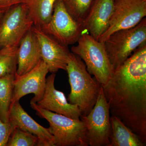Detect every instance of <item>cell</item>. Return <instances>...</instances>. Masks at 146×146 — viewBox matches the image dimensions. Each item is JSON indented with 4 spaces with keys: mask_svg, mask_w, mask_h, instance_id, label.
<instances>
[{
    "mask_svg": "<svg viewBox=\"0 0 146 146\" xmlns=\"http://www.w3.org/2000/svg\"><path fill=\"white\" fill-rule=\"evenodd\" d=\"M111 115L146 143V42L114 70L102 86Z\"/></svg>",
    "mask_w": 146,
    "mask_h": 146,
    "instance_id": "1",
    "label": "cell"
},
{
    "mask_svg": "<svg viewBox=\"0 0 146 146\" xmlns=\"http://www.w3.org/2000/svg\"><path fill=\"white\" fill-rule=\"evenodd\" d=\"M71 92L68 101L78 106L81 117L90 113L96 103L101 84L93 78L79 56L71 52L66 66Z\"/></svg>",
    "mask_w": 146,
    "mask_h": 146,
    "instance_id": "2",
    "label": "cell"
},
{
    "mask_svg": "<svg viewBox=\"0 0 146 146\" xmlns=\"http://www.w3.org/2000/svg\"><path fill=\"white\" fill-rule=\"evenodd\" d=\"M30 105L37 116L48 122L55 146H89L86 127L80 119H72L43 109L35 103L30 102Z\"/></svg>",
    "mask_w": 146,
    "mask_h": 146,
    "instance_id": "3",
    "label": "cell"
},
{
    "mask_svg": "<svg viewBox=\"0 0 146 146\" xmlns=\"http://www.w3.org/2000/svg\"><path fill=\"white\" fill-rule=\"evenodd\" d=\"M77 43L76 46L71 48L72 52L83 60L87 71L94 76L102 86L106 84L112 77L114 69L108 58L104 42L96 40L87 33H83Z\"/></svg>",
    "mask_w": 146,
    "mask_h": 146,
    "instance_id": "4",
    "label": "cell"
},
{
    "mask_svg": "<svg viewBox=\"0 0 146 146\" xmlns=\"http://www.w3.org/2000/svg\"><path fill=\"white\" fill-rule=\"evenodd\" d=\"M146 42L145 17L135 27L113 33L104 42L110 61L115 70Z\"/></svg>",
    "mask_w": 146,
    "mask_h": 146,
    "instance_id": "5",
    "label": "cell"
},
{
    "mask_svg": "<svg viewBox=\"0 0 146 146\" xmlns=\"http://www.w3.org/2000/svg\"><path fill=\"white\" fill-rule=\"evenodd\" d=\"M109 106L101 88L96 103L88 115L80 117L90 146H109L111 127Z\"/></svg>",
    "mask_w": 146,
    "mask_h": 146,
    "instance_id": "6",
    "label": "cell"
},
{
    "mask_svg": "<svg viewBox=\"0 0 146 146\" xmlns=\"http://www.w3.org/2000/svg\"><path fill=\"white\" fill-rule=\"evenodd\" d=\"M33 26L25 3L6 10L0 18V49L18 46L21 39Z\"/></svg>",
    "mask_w": 146,
    "mask_h": 146,
    "instance_id": "7",
    "label": "cell"
},
{
    "mask_svg": "<svg viewBox=\"0 0 146 146\" xmlns=\"http://www.w3.org/2000/svg\"><path fill=\"white\" fill-rule=\"evenodd\" d=\"M41 28L46 34L66 46L77 42L84 33L82 24L68 12L62 0L56 1L50 20Z\"/></svg>",
    "mask_w": 146,
    "mask_h": 146,
    "instance_id": "8",
    "label": "cell"
},
{
    "mask_svg": "<svg viewBox=\"0 0 146 146\" xmlns=\"http://www.w3.org/2000/svg\"><path fill=\"white\" fill-rule=\"evenodd\" d=\"M146 16V0H114L108 28L99 41L104 42L115 31L136 26Z\"/></svg>",
    "mask_w": 146,
    "mask_h": 146,
    "instance_id": "9",
    "label": "cell"
},
{
    "mask_svg": "<svg viewBox=\"0 0 146 146\" xmlns=\"http://www.w3.org/2000/svg\"><path fill=\"white\" fill-rule=\"evenodd\" d=\"M48 72L46 65L42 59L29 72L21 76L16 75L11 104L20 101L21 98L29 94L34 95L31 102L36 103L39 101L44 93Z\"/></svg>",
    "mask_w": 146,
    "mask_h": 146,
    "instance_id": "10",
    "label": "cell"
},
{
    "mask_svg": "<svg viewBox=\"0 0 146 146\" xmlns=\"http://www.w3.org/2000/svg\"><path fill=\"white\" fill-rule=\"evenodd\" d=\"M32 30L38 41L42 60L46 65L49 72L56 73L59 70L66 71L71 53L68 46L58 43L39 27L33 26Z\"/></svg>",
    "mask_w": 146,
    "mask_h": 146,
    "instance_id": "11",
    "label": "cell"
},
{
    "mask_svg": "<svg viewBox=\"0 0 146 146\" xmlns=\"http://www.w3.org/2000/svg\"><path fill=\"white\" fill-rule=\"evenodd\" d=\"M55 73H51L46 78L44 93L36 104L41 108L51 112L80 119L81 114L78 106L70 103L64 93L55 88Z\"/></svg>",
    "mask_w": 146,
    "mask_h": 146,
    "instance_id": "12",
    "label": "cell"
},
{
    "mask_svg": "<svg viewBox=\"0 0 146 146\" xmlns=\"http://www.w3.org/2000/svg\"><path fill=\"white\" fill-rule=\"evenodd\" d=\"M9 121L14 127L27 131L37 136L38 146H55L54 137L48 128L40 125L25 111L19 101L11 104Z\"/></svg>",
    "mask_w": 146,
    "mask_h": 146,
    "instance_id": "13",
    "label": "cell"
},
{
    "mask_svg": "<svg viewBox=\"0 0 146 146\" xmlns=\"http://www.w3.org/2000/svg\"><path fill=\"white\" fill-rule=\"evenodd\" d=\"M114 3V0H94L82 24L84 33H89L99 40L108 28Z\"/></svg>",
    "mask_w": 146,
    "mask_h": 146,
    "instance_id": "14",
    "label": "cell"
},
{
    "mask_svg": "<svg viewBox=\"0 0 146 146\" xmlns=\"http://www.w3.org/2000/svg\"><path fill=\"white\" fill-rule=\"evenodd\" d=\"M42 59L39 43L31 28L21 39L18 46L16 75L29 72Z\"/></svg>",
    "mask_w": 146,
    "mask_h": 146,
    "instance_id": "15",
    "label": "cell"
},
{
    "mask_svg": "<svg viewBox=\"0 0 146 146\" xmlns=\"http://www.w3.org/2000/svg\"><path fill=\"white\" fill-rule=\"evenodd\" d=\"M111 132L109 146H144L146 144L117 117H110Z\"/></svg>",
    "mask_w": 146,
    "mask_h": 146,
    "instance_id": "16",
    "label": "cell"
},
{
    "mask_svg": "<svg viewBox=\"0 0 146 146\" xmlns=\"http://www.w3.org/2000/svg\"><path fill=\"white\" fill-rule=\"evenodd\" d=\"M57 0H26L29 15L33 26L41 28L46 25L52 16Z\"/></svg>",
    "mask_w": 146,
    "mask_h": 146,
    "instance_id": "17",
    "label": "cell"
},
{
    "mask_svg": "<svg viewBox=\"0 0 146 146\" xmlns=\"http://www.w3.org/2000/svg\"><path fill=\"white\" fill-rule=\"evenodd\" d=\"M16 76L9 74L0 78V119L4 123L9 122Z\"/></svg>",
    "mask_w": 146,
    "mask_h": 146,
    "instance_id": "18",
    "label": "cell"
},
{
    "mask_svg": "<svg viewBox=\"0 0 146 146\" xmlns=\"http://www.w3.org/2000/svg\"><path fill=\"white\" fill-rule=\"evenodd\" d=\"M18 46H9L0 49V78L9 74L16 75Z\"/></svg>",
    "mask_w": 146,
    "mask_h": 146,
    "instance_id": "19",
    "label": "cell"
},
{
    "mask_svg": "<svg viewBox=\"0 0 146 146\" xmlns=\"http://www.w3.org/2000/svg\"><path fill=\"white\" fill-rule=\"evenodd\" d=\"M65 8L76 21L82 24L87 17L94 0H62Z\"/></svg>",
    "mask_w": 146,
    "mask_h": 146,
    "instance_id": "20",
    "label": "cell"
},
{
    "mask_svg": "<svg viewBox=\"0 0 146 146\" xmlns=\"http://www.w3.org/2000/svg\"><path fill=\"white\" fill-rule=\"evenodd\" d=\"M38 142L37 136L15 127L9 138L7 146H38Z\"/></svg>",
    "mask_w": 146,
    "mask_h": 146,
    "instance_id": "21",
    "label": "cell"
},
{
    "mask_svg": "<svg viewBox=\"0 0 146 146\" xmlns=\"http://www.w3.org/2000/svg\"><path fill=\"white\" fill-rule=\"evenodd\" d=\"M14 128L10 122L4 123L0 119V146H7L9 138Z\"/></svg>",
    "mask_w": 146,
    "mask_h": 146,
    "instance_id": "22",
    "label": "cell"
},
{
    "mask_svg": "<svg viewBox=\"0 0 146 146\" xmlns=\"http://www.w3.org/2000/svg\"><path fill=\"white\" fill-rule=\"evenodd\" d=\"M25 1L26 0H0V10L5 11L13 6Z\"/></svg>",
    "mask_w": 146,
    "mask_h": 146,
    "instance_id": "23",
    "label": "cell"
},
{
    "mask_svg": "<svg viewBox=\"0 0 146 146\" xmlns=\"http://www.w3.org/2000/svg\"><path fill=\"white\" fill-rule=\"evenodd\" d=\"M5 11L0 10V18L2 16L3 14L4 13Z\"/></svg>",
    "mask_w": 146,
    "mask_h": 146,
    "instance_id": "24",
    "label": "cell"
}]
</instances>
